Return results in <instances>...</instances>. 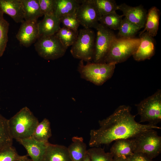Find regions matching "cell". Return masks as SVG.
Returning a JSON list of instances; mask_svg holds the SVG:
<instances>
[{"label":"cell","instance_id":"cell-13","mask_svg":"<svg viewBox=\"0 0 161 161\" xmlns=\"http://www.w3.org/2000/svg\"><path fill=\"white\" fill-rule=\"evenodd\" d=\"M140 44L132 55L136 61H140L150 59L154 54L155 46L153 37L148 33H140Z\"/></svg>","mask_w":161,"mask_h":161},{"label":"cell","instance_id":"cell-32","mask_svg":"<svg viewBox=\"0 0 161 161\" xmlns=\"http://www.w3.org/2000/svg\"><path fill=\"white\" fill-rule=\"evenodd\" d=\"M20 156L12 145L0 151V161H15Z\"/></svg>","mask_w":161,"mask_h":161},{"label":"cell","instance_id":"cell-17","mask_svg":"<svg viewBox=\"0 0 161 161\" xmlns=\"http://www.w3.org/2000/svg\"><path fill=\"white\" fill-rule=\"evenodd\" d=\"M134 148V138L119 139L115 141L110 152L114 157L127 159L133 154Z\"/></svg>","mask_w":161,"mask_h":161},{"label":"cell","instance_id":"cell-35","mask_svg":"<svg viewBox=\"0 0 161 161\" xmlns=\"http://www.w3.org/2000/svg\"><path fill=\"white\" fill-rule=\"evenodd\" d=\"M15 161H32L28 157V155L21 156L17 159Z\"/></svg>","mask_w":161,"mask_h":161},{"label":"cell","instance_id":"cell-23","mask_svg":"<svg viewBox=\"0 0 161 161\" xmlns=\"http://www.w3.org/2000/svg\"><path fill=\"white\" fill-rule=\"evenodd\" d=\"M52 135L50 122L45 118L37 125L32 137L39 142L47 143Z\"/></svg>","mask_w":161,"mask_h":161},{"label":"cell","instance_id":"cell-27","mask_svg":"<svg viewBox=\"0 0 161 161\" xmlns=\"http://www.w3.org/2000/svg\"><path fill=\"white\" fill-rule=\"evenodd\" d=\"M78 32L63 27L55 34L63 45L67 49L72 46L76 40Z\"/></svg>","mask_w":161,"mask_h":161},{"label":"cell","instance_id":"cell-18","mask_svg":"<svg viewBox=\"0 0 161 161\" xmlns=\"http://www.w3.org/2000/svg\"><path fill=\"white\" fill-rule=\"evenodd\" d=\"M42 161H72L67 147L49 143Z\"/></svg>","mask_w":161,"mask_h":161},{"label":"cell","instance_id":"cell-5","mask_svg":"<svg viewBox=\"0 0 161 161\" xmlns=\"http://www.w3.org/2000/svg\"><path fill=\"white\" fill-rule=\"evenodd\" d=\"M140 41L139 38H117L102 63L116 64L125 61L134 54Z\"/></svg>","mask_w":161,"mask_h":161},{"label":"cell","instance_id":"cell-11","mask_svg":"<svg viewBox=\"0 0 161 161\" xmlns=\"http://www.w3.org/2000/svg\"><path fill=\"white\" fill-rule=\"evenodd\" d=\"M37 21H25L21 23L16 37L20 44L28 47L39 37Z\"/></svg>","mask_w":161,"mask_h":161},{"label":"cell","instance_id":"cell-9","mask_svg":"<svg viewBox=\"0 0 161 161\" xmlns=\"http://www.w3.org/2000/svg\"><path fill=\"white\" fill-rule=\"evenodd\" d=\"M96 30L93 61L102 63L117 38L114 31L99 23Z\"/></svg>","mask_w":161,"mask_h":161},{"label":"cell","instance_id":"cell-20","mask_svg":"<svg viewBox=\"0 0 161 161\" xmlns=\"http://www.w3.org/2000/svg\"><path fill=\"white\" fill-rule=\"evenodd\" d=\"M80 1L76 0H55L53 14L60 19L76 13Z\"/></svg>","mask_w":161,"mask_h":161},{"label":"cell","instance_id":"cell-1","mask_svg":"<svg viewBox=\"0 0 161 161\" xmlns=\"http://www.w3.org/2000/svg\"><path fill=\"white\" fill-rule=\"evenodd\" d=\"M131 111L129 106L120 105L109 117L99 120L100 127L90 131L89 146L98 147L102 145H108L118 140L134 138L149 129H161L157 125L137 123Z\"/></svg>","mask_w":161,"mask_h":161},{"label":"cell","instance_id":"cell-28","mask_svg":"<svg viewBox=\"0 0 161 161\" xmlns=\"http://www.w3.org/2000/svg\"><path fill=\"white\" fill-rule=\"evenodd\" d=\"M100 17L117 10V6L114 0H92Z\"/></svg>","mask_w":161,"mask_h":161},{"label":"cell","instance_id":"cell-37","mask_svg":"<svg viewBox=\"0 0 161 161\" xmlns=\"http://www.w3.org/2000/svg\"><path fill=\"white\" fill-rule=\"evenodd\" d=\"M82 161H91L90 157L88 154H87V152Z\"/></svg>","mask_w":161,"mask_h":161},{"label":"cell","instance_id":"cell-10","mask_svg":"<svg viewBox=\"0 0 161 161\" xmlns=\"http://www.w3.org/2000/svg\"><path fill=\"white\" fill-rule=\"evenodd\" d=\"M80 3L76 13L80 25L85 28H95L100 17L92 0L81 1Z\"/></svg>","mask_w":161,"mask_h":161},{"label":"cell","instance_id":"cell-12","mask_svg":"<svg viewBox=\"0 0 161 161\" xmlns=\"http://www.w3.org/2000/svg\"><path fill=\"white\" fill-rule=\"evenodd\" d=\"M117 10L121 11L123 16L131 22L141 29L144 27L147 12L142 5L131 7L123 3L118 5Z\"/></svg>","mask_w":161,"mask_h":161},{"label":"cell","instance_id":"cell-34","mask_svg":"<svg viewBox=\"0 0 161 161\" xmlns=\"http://www.w3.org/2000/svg\"><path fill=\"white\" fill-rule=\"evenodd\" d=\"M129 161H155L146 155L140 153H135L127 159Z\"/></svg>","mask_w":161,"mask_h":161},{"label":"cell","instance_id":"cell-22","mask_svg":"<svg viewBox=\"0 0 161 161\" xmlns=\"http://www.w3.org/2000/svg\"><path fill=\"white\" fill-rule=\"evenodd\" d=\"M24 12V20L37 21L43 16L41 11L39 0H21Z\"/></svg>","mask_w":161,"mask_h":161},{"label":"cell","instance_id":"cell-30","mask_svg":"<svg viewBox=\"0 0 161 161\" xmlns=\"http://www.w3.org/2000/svg\"><path fill=\"white\" fill-rule=\"evenodd\" d=\"M91 161H114V157L110 152H106L104 148L93 147L87 150Z\"/></svg>","mask_w":161,"mask_h":161},{"label":"cell","instance_id":"cell-36","mask_svg":"<svg viewBox=\"0 0 161 161\" xmlns=\"http://www.w3.org/2000/svg\"><path fill=\"white\" fill-rule=\"evenodd\" d=\"M113 160L114 161H129L127 159L116 157H114Z\"/></svg>","mask_w":161,"mask_h":161},{"label":"cell","instance_id":"cell-38","mask_svg":"<svg viewBox=\"0 0 161 161\" xmlns=\"http://www.w3.org/2000/svg\"></svg>","mask_w":161,"mask_h":161},{"label":"cell","instance_id":"cell-7","mask_svg":"<svg viewBox=\"0 0 161 161\" xmlns=\"http://www.w3.org/2000/svg\"><path fill=\"white\" fill-rule=\"evenodd\" d=\"M134 139V153H141L153 159L161 153V137L153 129L142 132Z\"/></svg>","mask_w":161,"mask_h":161},{"label":"cell","instance_id":"cell-25","mask_svg":"<svg viewBox=\"0 0 161 161\" xmlns=\"http://www.w3.org/2000/svg\"><path fill=\"white\" fill-rule=\"evenodd\" d=\"M141 29L140 27L131 22L124 17L122 19L118 30V35L120 38H134Z\"/></svg>","mask_w":161,"mask_h":161},{"label":"cell","instance_id":"cell-16","mask_svg":"<svg viewBox=\"0 0 161 161\" xmlns=\"http://www.w3.org/2000/svg\"><path fill=\"white\" fill-rule=\"evenodd\" d=\"M38 23L39 37L54 35L61 28L60 19L54 14L44 15Z\"/></svg>","mask_w":161,"mask_h":161},{"label":"cell","instance_id":"cell-15","mask_svg":"<svg viewBox=\"0 0 161 161\" xmlns=\"http://www.w3.org/2000/svg\"><path fill=\"white\" fill-rule=\"evenodd\" d=\"M18 142L25 148L32 161H42L49 143L39 142L32 137Z\"/></svg>","mask_w":161,"mask_h":161},{"label":"cell","instance_id":"cell-26","mask_svg":"<svg viewBox=\"0 0 161 161\" xmlns=\"http://www.w3.org/2000/svg\"><path fill=\"white\" fill-rule=\"evenodd\" d=\"M123 16L118 14L116 11H114L100 17L99 23L112 30H118Z\"/></svg>","mask_w":161,"mask_h":161},{"label":"cell","instance_id":"cell-29","mask_svg":"<svg viewBox=\"0 0 161 161\" xmlns=\"http://www.w3.org/2000/svg\"><path fill=\"white\" fill-rule=\"evenodd\" d=\"M9 24L4 17V13L0 10V57L3 55L8 41Z\"/></svg>","mask_w":161,"mask_h":161},{"label":"cell","instance_id":"cell-21","mask_svg":"<svg viewBox=\"0 0 161 161\" xmlns=\"http://www.w3.org/2000/svg\"><path fill=\"white\" fill-rule=\"evenodd\" d=\"M160 12L155 6L151 8L147 13L144 28L140 33H148L152 37L156 36L159 28Z\"/></svg>","mask_w":161,"mask_h":161},{"label":"cell","instance_id":"cell-31","mask_svg":"<svg viewBox=\"0 0 161 161\" xmlns=\"http://www.w3.org/2000/svg\"><path fill=\"white\" fill-rule=\"evenodd\" d=\"M76 13L64 16L61 18L60 20L63 27L76 32H78V28L80 24L77 18Z\"/></svg>","mask_w":161,"mask_h":161},{"label":"cell","instance_id":"cell-6","mask_svg":"<svg viewBox=\"0 0 161 161\" xmlns=\"http://www.w3.org/2000/svg\"><path fill=\"white\" fill-rule=\"evenodd\" d=\"M141 122L157 125L161 121V90L158 89L151 95L135 104Z\"/></svg>","mask_w":161,"mask_h":161},{"label":"cell","instance_id":"cell-8","mask_svg":"<svg viewBox=\"0 0 161 161\" xmlns=\"http://www.w3.org/2000/svg\"><path fill=\"white\" fill-rule=\"evenodd\" d=\"M34 47L38 55L47 60H55L62 57L67 49L55 35L39 37Z\"/></svg>","mask_w":161,"mask_h":161},{"label":"cell","instance_id":"cell-19","mask_svg":"<svg viewBox=\"0 0 161 161\" xmlns=\"http://www.w3.org/2000/svg\"><path fill=\"white\" fill-rule=\"evenodd\" d=\"M67 148L72 161H82L87 154L86 145L82 137H73Z\"/></svg>","mask_w":161,"mask_h":161},{"label":"cell","instance_id":"cell-14","mask_svg":"<svg viewBox=\"0 0 161 161\" xmlns=\"http://www.w3.org/2000/svg\"><path fill=\"white\" fill-rule=\"evenodd\" d=\"M0 10L17 23L24 21V12L21 0H0Z\"/></svg>","mask_w":161,"mask_h":161},{"label":"cell","instance_id":"cell-33","mask_svg":"<svg viewBox=\"0 0 161 161\" xmlns=\"http://www.w3.org/2000/svg\"><path fill=\"white\" fill-rule=\"evenodd\" d=\"M41 12L43 15L53 14L55 0H39Z\"/></svg>","mask_w":161,"mask_h":161},{"label":"cell","instance_id":"cell-3","mask_svg":"<svg viewBox=\"0 0 161 161\" xmlns=\"http://www.w3.org/2000/svg\"><path fill=\"white\" fill-rule=\"evenodd\" d=\"M116 64L114 63L87 62L80 61L78 71L81 78L97 86H101L113 76Z\"/></svg>","mask_w":161,"mask_h":161},{"label":"cell","instance_id":"cell-24","mask_svg":"<svg viewBox=\"0 0 161 161\" xmlns=\"http://www.w3.org/2000/svg\"><path fill=\"white\" fill-rule=\"evenodd\" d=\"M13 140L9 127L8 119L0 114V151L12 146Z\"/></svg>","mask_w":161,"mask_h":161},{"label":"cell","instance_id":"cell-2","mask_svg":"<svg viewBox=\"0 0 161 161\" xmlns=\"http://www.w3.org/2000/svg\"><path fill=\"white\" fill-rule=\"evenodd\" d=\"M39 123L37 118L27 107L22 108L8 119L11 135L13 139L18 141L32 137Z\"/></svg>","mask_w":161,"mask_h":161},{"label":"cell","instance_id":"cell-4","mask_svg":"<svg viewBox=\"0 0 161 161\" xmlns=\"http://www.w3.org/2000/svg\"><path fill=\"white\" fill-rule=\"evenodd\" d=\"M96 35L92 29L83 28L78 31L77 38L70 50L75 58L87 62L93 61Z\"/></svg>","mask_w":161,"mask_h":161}]
</instances>
